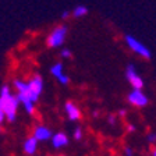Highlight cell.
Segmentation results:
<instances>
[{
    "instance_id": "1",
    "label": "cell",
    "mask_w": 156,
    "mask_h": 156,
    "mask_svg": "<svg viewBox=\"0 0 156 156\" xmlns=\"http://www.w3.org/2000/svg\"><path fill=\"white\" fill-rule=\"evenodd\" d=\"M20 101L17 95H13L10 88L7 85H4L0 91V106L3 109L4 114H6V119L9 121L13 123L17 117V109H18Z\"/></svg>"
},
{
    "instance_id": "2",
    "label": "cell",
    "mask_w": 156,
    "mask_h": 156,
    "mask_svg": "<svg viewBox=\"0 0 156 156\" xmlns=\"http://www.w3.org/2000/svg\"><path fill=\"white\" fill-rule=\"evenodd\" d=\"M67 27L66 25H57L49 32L48 38H46V45L50 49H57L62 48L63 43L66 42L67 38Z\"/></svg>"
},
{
    "instance_id": "3",
    "label": "cell",
    "mask_w": 156,
    "mask_h": 156,
    "mask_svg": "<svg viewBox=\"0 0 156 156\" xmlns=\"http://www.w3.org/2000/svg\"><path fill=\"white\" fill-rule=\"evenodd\" d=\"M124 42H126L127 48L130 49L133 53H135L136 56H140L142 58H151V50L146 48V45H144L141 41L134 38L133 35L124 36Z\"/></svg>"
},
{
    "instance_id": "4",
    "label": "cell",
    "mask_w": 156,
    "mask_h": 156,
    "mask_svg": "<svg viewBox=\"0 0 156 156\" xmlns=\"http://www.w3.org/2000/svg\"><path fill=\"white\" fill-rule=\"evenodd\" d=\"M43 91V80L41 75L35 74L28 80V95L32 102H38L39 96Z\"/></svg>"
},
{
    "instance_id": "5",
    "label": "cell",
    "mask_w": 156,
    "mask_h": 156,
    "mask_svg": "<svg viewBox=\"0 0 156 156\" xmlns=\"http://www.w3.org/2000/svg\"><path fill=\"white\" fill-rule=\"evenodd\" d=\"M126 78H127V81L130 82L131 87H133V89H142L144 88V78L138 74V71L135 70V66L134 64L127 66Z\"/></svg>"
},
{
    "instance_id": "6",
    "label": "cell",
    "mask_w": 156,
    "mask_h": 156,
    "mask_svg": "<svg viewBox=\"0 0 156 156\" xmlns=\"http://www.w3.org/2000/svg\"><path fill=\"white\" fill-rule=\"evenodd\" d=\"M127 99H128V102L135 107H145L146 105H148V102H149L148 96L144 94L142 89H133V91L128 94Z\"/></svg>"
},
{
    "instance_id": "7",
    "label": "cell",
    "mask_w": 156,
    "mask_h": 156,
    "mask_svg": "<svg viewBox=\"0 0 156 156\" xmlns=\"http://www.w3.org/2000/svg\"><path fill=\"white\" fill-rule=\"evenodd\" d=\"M50 74L62 85H67L68 82H70V78H68V75L64 73V67H63L62 63H55V64H52V67H50Z\"/></svg>"
},
{
    "instance_id": "8",
    "label": "cell",
    "mask_w": 156,
    "mask_h": 156,
    "mask_svg": "<svg viewBox=\"0 0 156 156\" xmlns=\"http://www.w3.org/2000/svg\"><path fill=\"white\" fill-rule=\"evenodd\" d=\"M64 110H66V114H67V117L70 119V120H73V121L78 120V119L81 117L80 107H78L75 103H73V102H66Z\"/></svg>"
},
{
    "instance_id": "9",
    "label": "cell",
    "mask_w": 156,
    "mask_h": 156,
    "mask_svg": "<svg viewBox=\"0 0 156 156\" xmlns=\"http://www.w3.org/2000/svg\"><path fill=\"white\" fill-rule=\"evenodd\" d=\"M34 136H35L38 141H48L52 138V131L49 130L48 127L45 126H38L34 131Z\"/></svg>"
},
{
    "instance_id": "10",
    "label": "cell",
    "mask_w": 156,
    "mask_h": 156,
    "mask_svg": "<svg viewBox=\"0 0 156 156\" xmlns=\"http://www.w3.org/2000/svg\"><path fill=\"white\" fill-rule=\"evenodd\" d=\"M52 144L55 148H60V146H64L68 144V138L66 134L63 133H57L52 136Z\"/></svg>"
},
{
    "instance_id": "11",
    "label": "cell",
    "mask_w": 156,
    "mask_h": 156,
    "mask_svg": "<svg viewBox=\"0 0 156 156\" xmlns=\"http://www.w3.org/2000/svg\"><path fill=\"white\" fill-rule=\"evenodd\" d=\"M36 145H38V140H36L35 136L28 138V140L24 142V151H25V153L34 155V153L36 152Z\"/></svg>"
},
{
    "instance_id": "12",
    "label": "cell",
    "mask_w": 156,
    "mask_h": 156,
    "mask_svg": "<svg viewBox=\"0 0 156 156\" xmlns=\"http://www.w3.org/2000/svg\"><path fill=\"white\" fill-rule=\"evenodd\" d=\"M88 14V9L85 6H75L71 10V17L73 18H82Z\"/></svg>"
},
{
    "instance_id": "13",
    "label": "cell",
    "mask_w": 156,
    "mask_h": 156,
    "mask_svg": "<svg viewBox=\"0 0 156 156\" xmlns=\"http://www.w3.org/2000/svg\"><path fill=\"white\" fill-rule=\"evenodd\" d=\"M60 56H62L63 58H70L73 56V53H71V50H70V49L63 48L62 50H60Z\"/></svg>"
},
{
    "instance_id": "14",
    "label": "cell",
    "mask_w": 156,
    "mask_h": 156,
    "mask_svg": "<svg viewBox=\"0 0 156 156\" xmlns=\"http://www.w3.org/2000/svg\"><path fill=\"white\" fill-rule=\"evenodd\" d=\"M74 138L75 140H81L82 138V130L80 128V127H77V128L74 130Z\"/></svg>"
},
{
    "instance_id": "15",
    "label": "cell",
    "mask_w": 156,
    "mask_h": 156,
    "mask_svg": "<svg viewBox=\"0 0 156 156\" xmlns=\"http://www.w3.org/2000/svg\"><path fill=\"white\" fill-rule=\"evenodd\" d=\"M148 141H149V142H155L156 141V134H149V135H148Z\"/></svg>"
},
{
    "instance_id": "16",
    "label": "cell",
    "mask_w": 156,
    "mask_h": 156,
    "mask_svg": "<svg viewBox=\"0 0 156 156\" xmlns=\"http://www.w3.org/2000/svg\"><path fill=\"white\" fill-rule=\"evenodd\" d=\"M4 119H6V114H4L3 109H2V106H0V123H3Z\"/></svg>"
},
{
    "instance_id": "17",
    "label": "cell",
    "mask_w": 156,
    "mask_h": 156,
    "mask_svg": "<svg viewBox=\"0 0 156 156\" xmlns=\"http://www.w3.org/2000/svg\"><path fill=\"white\" fill-rule=\"evenodd\" d=\"M70 16H71V11H64V13L62 14V20H67Z\"/></svg>"
},
{
    "instance_id": "18",
    "label": "cell",
    "mask_w": 156,
    "mask_h": 156,
    "mask_svg": "<svg viewBox=\"0 0 156 156\" xmlns=\"http://www.w3.org/2000/svg\"><path fill=\"white\" fill-rule=\"evenodd\" d=\"M126 156H133V151H131V148H127L126 149Z\"/></svg>"
},
{
    "instance_id": "19",
    "label": "cell",
    "mask_w": 156,
    "mask_h": 156,
    "mask_svg": "<svg viewBox=\"0 0 156 156\" xmlns=\"http://www.w3.org/2000/svg\"><path fill=\"white\" fill-rule=\"evenodd\" d=\"M114 121H116V117H114V116L109 117V123H110V124H114Z\"/></svg>"
},
{
    "instance_id": "20",
    "label": "cell",
    "mask_w": 156,
    "mask_h": 156,
    "mask_svg": "<svg viewBox=\"0 0 156 156\" xmlns=\"http://www.w3.org/2000/svg\"><path fill=\"white\" fill-rule=\"evenodd\" d=\"M152 156H156V149H153V151H152Z\"/></svg>"
}]
</instances>
